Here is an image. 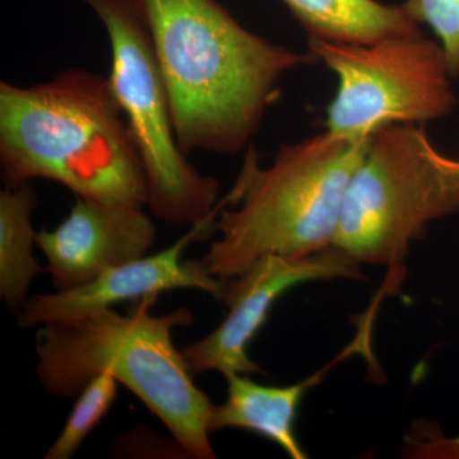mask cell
<instances>
[{
    "mask_svg": "<svg viewBox=\"0 0 459 459\" xmlns=\"http://www.w3.org/2000/svg\"><path fill=\"white\" fill-rule=\"evenodd\" d=\"M181 150L250 146L283 75L318 63L249 31L216 0H141Z\"/></svg>",
    "mask_w": 459,
    "mask_h": 459,
    "instance_id": "1",
    "label": "cell"
},
{
    "mask_svg": "<svg viewBox=\"0 0 459 459\" xmlns=\"http://www.w3.org/2000/svg\"><path fill=\"white\" fill-rule=\"evenodd\" d=\"M0 169L8 188L45 179L75 198L148 204L146 170L108 78L86 69L0 83Z\"/></svg>",
    "mask_w": 459,
    "mask_h": 459,
    "instance_id": "2",
    "label": "cell"
},
{
    "mask_svg": "<svg viewBox=\"0 0 459 459\" xmlns=\"http://www.w3.org/2000/svg\"><path fill=\"white\" fill-rule=\"evenodd\" d=\"M157 298L141 299L128 314L100 310L36 333V374L45 391L75 398L90 380L111 374L170 431L186 457L213 459L210 420L214 403L198 388L172 332L193 323L190 310L153 316Z\"/></svg>",
    "mask_w": 459,
    "mask_h": 459,
    "instance_id": "3",
    "label": "cell"
},
{
    "mask_svg": "<svg viewBox=\"0 0 459 459\" xmlns=\"http://www.w3.org/2000/svg\"><path fill=\"white\" fill-rule=\"evenodd\" d=\"M369 140V138H368ZM368 140L325 131L282 144L267 168L253 147L214 230L204 262L213 276H240L263 256H307L332 247L344 193Z\"/></svg>",
    "mask_w": 459,
    "mask_h": 459,
    "instance_id": "4",
    "label": "cell"
},
{
    "mask_svg": "<svg viewBox=\"0 0 459 459\" xmlns=\"http://www.w3.org/2000/svg\"><path fill=\"white\" fill-rule=\"evenodd\" d=\"M458 211L459 160L435 146L420 124H394L368 140L332 247L361 264L386 267L385 294L394 295L411 246L430 223Z\"/></svg>",
    "mask_w": 459,
    "mask_h": 459,
    "instance_id": "5",
    "label": "cell"
},
{
    "mask_svg": "<svg viewBox=\"0 0 459 459\" xmlns=\"http://www.w3.org/2000/svg\"><path fill=\"white\" fill-rule=\"evenodd\" d=\"M107 30L108 75L148 183V207L175 225H195L216 212L220 183L201 174L181 150L170 100L141 0H83Z\"/></svg>",
    "mask_w": 459,
    "mask_h": 459,
    "instance_id": "6",
    "label": "cell"
},
{
    "mask_svg": "<svg viewBox=\"0 0 459 459\" xmlns=\"http://www.w3.org/2000/svg\"><path fill=\"white\" fill-rule=\"evenodd\" d=\"M307 51L336 74L325 131L340 137L364 141L394 124L424 126L457 104L442 47L420 32L373 42L307 38Z\"/></svg>",
    "mask_w": 459,
    "mask_h": 459,
    "instance_id": "7",
    "label": "cell"
},
{
    "mask_svg": "<svg viewBox=\"0 0 459 459\" xmlns=\"http://www.w3.org/2000/svg\"><path fill=\"white\" fill-rule=\"evenodd\" d=\"M361 263L336 247L307 256L265 255L240 276L226 280L221 299L229 312L210 334L183 347L193 376L217 371L225 379L237 374H264L249 356V344L262 331L277 301L290 290L318 281L364 280Z\"/></svg>",
    "mask_w": 459,
    "mask_h": 459,
    "instance_id": "8",
    "label": "cell"
},
{
    "mask_svg": "<svg viewBox=\"0 0 459 459\" xmlns=\"http://www.w3.org/2000/svg\"><path fill=\"white\" fill-rule=\"evenodd\" d=\"M225 201V199H223ZM226 205L192 225L186 234L156 255L115 265L89 283L63 291L31 296L18 312L21 328L69 322L126 301L159 296L174 290H198L221 299L225 280L213 276L204 259H183L186 247L214 230Z\"/></svg>",
    "mask_w": 459,
    "mask_h": 459,
    "instance_id": "9",
    "label": "cell"
},
{
    "mask_svg": "<svg viewBox=\"0 0 459 459\" xmlns=\"http://www.w3.org/2000/svg\"><path fill=\"white\" fill-rule=\"evenodd\" d=\"M156 226L143 207L77 198L68 216L36 235L56 291L82 286L102 272L148 255Z\"/></svg>",
    "mask_w": 459,
    "mask_h": 459,
    "instance_id": "10",
    "label": "cell"
},
{
    "mask_svg": "<svg viewBox=\"0 0 459 459\" xmlns=\"http://www.w3.org/2000/svg\"><path fill=\"white\" fill-rule=\"evenodd\" d=\"M325 370L289 385H261L246 374L228 377L226 400L211 413V433L240 429L276 444L290 458H307L296 435V418L305 394Z\"/></svg>",
    "mask_w": 459,
    "mask_h": 459,
    "instance_id": "11",
    "label": "cell"
},
{
    "mask_svg": "<svg viewBox=\"0 0 459 459\" xmlns=\"http://www.w3.org/2000/svg\"><path fill=\"white\" fill-rule=\"evenodd\" d=\"M307 38L373 42L389 36L419 33L402 5L377 0H282Z\"/></svg>",
    "mask_w": 459,
    "mask_h": 459,
    "instance_id": "12",
    "label": "cell"
},
{
    "mask_svg": "<svg viewBox=\"0 0 459 459\" xmlns=\"http://www.w3.org/2000/svg\"><path fill=\"white\" fill-rule=\"evenodd\" d=\"M38 195L31 183L0 192V296L11 312H20L36 276L45 271L33 255L32 214Z\"/></svg>",
    "mask_w": 459,
    "mask_h": 459,
    "instance_id": "13",
    "label": "cell"
},
{
    "mask_svg": "<svg viewBox=\"0 0 459 459\" xmlns=\"http://www.w3.org/2000/svg\"><path fill=\"white\" fill-rule=\"evenodd\" d=\"M117 380L102 373L90 380L75 397L74 409L56 442L45 453V459H71L86 437L98 427L113 407L117 395Z\"/></svg>",
    "mask_w": 459,
    "mask_h": 459,
    "instance_id": "14",
    "label": "cell"
},
{
    "mask_svg": "<svg viewBox=\"0 0 459 459\" xmlns=\"http://www.w3.org/2000/svg\"><path fill=\"white\" fill-rule=\"evenodd\" d=\"M402 8L413 22L434 32L452 77H458L459 0H406Z\"/></svg>",
    "mask_w": 459,
    "mask_h": 459,
    "instance_id": "15",
    "label": "cell"
},
{
    "mask_svg": "<svg viewBox=\"0 0 459 459\" xmlns=\"http://www.w3.org/2000/svg\"><path fill=\"white\" fill-rule=\"evenodd\" d=\"M452 451L455 453V457L459 458V437H453Z\"/></svg>",
    "mask_w": 459,
    "mask_h": 459,
    "instance_id": "16",
    "label": "cell"
}]
</instances>
